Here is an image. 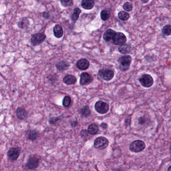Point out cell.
I'll list each match as a JSON object with an SVG mask.
<instances>
[{
  "label": "cell",
  "instance_id": "6da1fadb",
  "mask_svg": "<svg viewBox=\"0 0 171 171\" xmlns=\"http://www.w3.org/2000/svg\"><path fill=\"white\" fill-rule=\"evenodd\" d=\"M132 58L130 55H125L118 59V62L120 69L121 71H126L129 69Z\"/></svg>",
  "mask_w": 171,
  "mask_h": 171
},
{
  "label": "cell",
  "instance_id": "7a4b0ae2",
  "mask_svg": "<svg viewBox=\"0 0 171 171\" xmlns=\"http://www.w3.org/2000/svg\"><path fill=\"white\" fill-rule=\"evenodd\" d=\"M40 158L37 155H32L29 157L25 167L30 170L36 169L40 164Z\"/></svg>",
  "mask_w": 171,
  "mask_h": 171
},
{
  "label": "cell",
  "instance_id": "3957f363",
  "mask_svg": "<svg viewBox=\"0 0 171 171\" xmlns=\"http://www.w3.org/2000/svg\"><path fill=\"white\" fill-rule=\"evenodd\" d=\"M145 147V144L142 140H134L129 145V150L134 153H139L144 150Z\"/></svg>",
  "mask_w": 171,
  "mask_h": 171
},
{
  "label": "cell",
  "instance_id": "277c9868",
  "mask_svg": "<svg viewBox=\"0 0 171 171\" xmlns=\"http://www.w3.org/2000/svg\"><path fill=\"white\" fill-rule=\"evenodd\" d=\"M109 142L107 138L100 137L95 139L94 142V147L99 150H103L108 147Z\"/></svg>",
  "mask_w": 171,
  "mask_h": 171
},
{
  "label": "cell",
  "instance_id": "5b68a950",
  "mask_svg": "<svg viewBox=\"0 0 171 171\" xmlns=\"http://www.w3.org/2000/svg\"><path fill=\"white\" fill-rule=\"evenodd\" d=\"M140 84L145 88L151 87L153 83V79L149 74H144L139 79Z\"/></svg>",
  "mask_w": 171,
  "mask_h": 171
},
{
  "label": "cell",
  "instance_id": "8992f818",
  "mask_svg": "<svg viewBox=\"0 0 171 171\" xmlns=\"http://www.w3.org/2000/svg\"><path fill=\"white\" fill-rule=\"evenodd\" d=\"M99 76L105 81H110L113 79L115 73L113 70L108 69H102L99 71Z\"/></svg>",
  "mask_w": 171,
  "mask_h": 171
},
{
  "label": "cell",
  "instance_id": "52a82bcc",
  "mask_svg": "<svg viewBox=\"0 0 171 171\" xmlns=\"http://www.w3.org/2000/svg\"><path fill=\"white\" fill-rule=\"evenodd\" d=\"M94 108L98 113L105 114L109 110V105L106 102L102 101H98L95 103Z\"/></svg>",
  "mask_w": 171,
  "mask_h": 171
},
{
  "label": "cell",
  "instance_id": "ba28073f",
  "mask_svg": "<svg viewBox=\"0 0 171 171\" xmlns=\"http://www.w3.org/2000/svg\"><path fill=\"white\" fill-rule=\"evenodd\" d=\"M21 153V148L19 147H14L10 148L8 152V158L11 161H16L19 157Z\"/></svg>",
  "mask_w": 171,
  "mask_h": 171
},
{
  "label": "cell",
  "instance_id": "9c48e42d",
  "mask_svg": "<svg viewBox=\"0 0 171 171\" xmlns=\"http://www.w3.org/2000/svg\"><path fill=\"white\" fill-rule=\"evenodd\" d=\"M46 38V35L43 33H36L32 36L31 44L33 45H39L43 43Z\"/></svg>",
  "mask_w": 171,
  "mask_h": 171
},
{
  "label": "cell",
  "instance_id": "30bf717a",
  "mask_svg": "<svg viewBox=\"0 0 171 171\" xmlns=\"http://www.w3.org/2000/svg\"><path fill=\"white\" fill-rule=\"evenodd\" d=\"M126 37L124 33L116 32L113 40V43L116 45L121 46L126 43Z\"/></svg>",
  "mask_w": 171,
  "mask_h": 171
},
{
  "label": "cell",
  "instance_id": "8fae6325",
  "mask_svg": "<svg viewBox=\"0 0 171 171\" xmlns=\"http://www.w3.org/2000/svg\"><path fill=\"white\" fill-rule=\"evenodd\" d=\"M94 78L92 76L87 72H83L81 74L80 84L81 86H87L92 83Z\"/></svg>",
  "mask_w": 171,
  "mask_h": 171
},
{
  "label": "cell",
  "instance_id": "7c38bea8",
  "mask_svg": "<svg viewBox=\"0 0 171 171\" xmlns=\"http://www.w3.org/2000/svg\"><path fill=\"white\" fill-rule=\"evenodd\" d=\"M89 62L86 59H81L78 60L76 63V66L79 69L86 70L88 68L89 66Z\"/></svg>",
  "mask_w": 171,
  "mask_h": 171
},
{
  "label": "cell",
  "instance_id": "4fadbf2b",
  "mask_svg": "<svg viewBox=\"0 0 171 171\" xmlns=\"http://www.w3.org/2000/svg\"><path fill=\"white\" fill-rule=\"evenodd\" d=\"M116 32L112 29H108L104 33L103 38L107 42H110L113 40Z\"/></svg>",
  "mask_w": 171,
  "mask_h": 171
},
{
  "label": "cell",
  "instance_id": "5bb4252c",
  "mask_svg": "<svg viewBox=\"0 0 171 171\" xmlns=\"http://www.w3.org/2000/svg\"><path fill=\"white\" fill-rule=\"evenodd\" d=\"M16 116L19 120H24L28 117V113L26 110L23 107H18L16 110Z\"/></svg>",
  "mask_w": 171,
  "mask_h": 171
},
{
  "label": "cell",
  "instance_id": "9a60e30c",
  "mask_svg": "<svg viewBox=\"0 0 171 171\" xmlns=\"http://www.w3.org/2000/svg\"><path fill=\"white\" fill-rule=\"evenodd\" d=\"M95 5L94 1L93 0H83L81 2V6L86 10L92 9Z\"/></svg>",
  "mask_w": 171,
  "mask_h": 171
},
{
  "label": "cell",
  "instance_id": "2e32d148",
  "mask_svg": "<svg viewBox=\"0 0 171 171\" xmlns=\"http://www.w3.org/2000/svg\"><path fill=\"white\" fill-rule=\"evenodd\" d=\"M63 81L64 83L67 85H72L76 83L77 79L76 77L74 75L68 74L63 78Z\"/></svg>",
  "mask_w": 171,
  "mask_h": 171
},
{
  "label": "cell",
  "instance_id": "e0dca14e",
  "mask_svg": "<svg viewBox=\"0 0 171 171\" xmlns=\"http://www.w3.org/2000/svg\"><path fill=\"white\" fill-rule=\"evenodd\" d=\"M70 67L69 63L66 61H61L56 64V67L59 71H64L68 69Z\"/></svg>",
  "mask_w": 171,
  "mask_h": 171
},
{
  "label": "cell",
  "instance_id": "ac0fdd59",
  "mask_svg": "<svg viewBox=\"0 0 171 171\" xmlns=\"http://www.w3.org/2000/svg\"><path fill=\"white\" fill-rule=\"evenodd\" d=\"M26 136L27 137V139L29 140H36L39 137V133L36 130L30 129L28 131L26 134Z\"/></svg>",
  "mask_w": 171,
  "mask_h": 171
},
{
  "label": "cell",
  "instance_id": "d6986e66",
  "mask_svg": "<svg viewBox=\"0 0 171 171\" xmlns=\"http://www.w3.org/2000/svg\"><path fill=\"white\" fill-rule=\"evenodd\" d=\"M54 35L57 38H60L63 36V30L61 26L56 25L53 28Z\"/></svg>",
  "mask_w": 171,
  "mask_h": 171
},
{
  "label": "cell",
  "instance_id": "ffe728a7",
  "mask_svg": "<svg viewBox=\"0 0 171 171\" xmlns=\"http://www.w3.org/2000/svg\"><path fill=\"white\" fill-rule=\"evenodd\" d=\"M118 50L121 53L123 54L129 53L131 51V46L128 44H124V45L120 46L118 48Z\"/></svg>",
  "mask_w": 171,
  "mask_h": 171
},
{
  "label": "cell",
  "instance_id": "44dd1931",
  "mask_svg": "<svg viewBox=\"0 0 171 171\" xmlns=\"http://www.w3.org/2000/svg\"><path fill=\"white\" fill-rule=\"evenodd\" d=\"M99 132V127L95 124H92L89 125L88 128V132L92 135L96 134Z\"/></svg>",
  "mask_w": 171,
  "mask_h": 171
},
{
  "label": "cell",
  "instance_id": "7402d4cb",
  "mask_svg": "<svg viewBox=\"0 0 171 171\" xmlns=\"http://www.w3.org/2000/svg\"><path fill=\"white\" fill-rule=\"evenodd\" d=\"M81 12V10L79 8H75L73 10L72 14L71 15V20L74 22L77 20L79 18V15Z\"/></svg>",
  "mask_w": 171,
  "mask_h": 171
},
{
  "label": "cell",
  "instance_id": "603a6c76",
  "mask_svg": "<svg viewBox=\"0 0 171 171\" xmlns=\"http://www.w3.org/2000/svg\"><path fill=\"white\" fill-rule=\"evenodd\" d=\"M110 13L108 10L104 9L102 10L100 12V17L102 20L104 21H106L110 19Z\"/></svg>",
  "mask_w": 171,
  "mask_h": 171
},
{
  "label": "cell",
  "instance_id": "cb8c5ba5",
  "mask_svg": "<svg viewBox=\"0 0 171 171\" xmlns=\"http://www.w3.org/2000/svg\"><path fill=\"white\" fill-rule=\"evenodd\" d=\"M118 17L121 21H128L129 19V15L126 12L121 11L118 14Z\"/></svg>",
  "mask_w": 171,
  "mask_h": 171
},
{
  "label": "cell",
  "instance_id": "d4e9b609",
  "mask_svg": "<svg viewBox=\"0 0 171 171\" xmlns=\"http://www.w3.org/2000/svg\"><path fill=\"white\" fill-rule=\"evenodd\" d=\"M162 34H163V35L166 36H169L171 35V25H166L165 27H164L163 29H162Z\"/></svg>",
  "mask_w": 171,
  "mask_h": 171
},
{
  "label": "cell",
  "instance_id": "484cf974",
  "mask_svg": "<svg viewBox=\"0 0 171 171\" xmlns=\"http://www.w3.org/2000/svg\"><path fill=\"white\" fill-rule=\"evenodd\" d=\"M80 113L81 115L85 116H88L91 115V111L88 107L86 106L81 108L80 110Z\"/></svg>",
  "mask_w": 171,
  "mask_h": 171
},
{
  "label": "cell",
  "instance_id": "4316f807",
  "mask_svg": "<svg viewBox=\"0 0 171 171\" xmlns=\"http://www.w3.org/2000/svg\"><path fill=\"white\" fill-rule=\"evenodd\" d=\"M71 102V98L69 96H65L63 99V102H62V104L64 107H68L70 105Z\"/></svg>",
  "mask_w": 171,
  "mask_h": 171
},
{
  "label": "cell",
  "instance_id": "83f0119b",
  "mask_svg": "<svg viewBox=\"0 0 171 171\" xmlns=\"http://www.w3.org/2000/svg\"><path fill=\"white\" fill-rule=\"evenodd\" d=\"M123 8L125 11L127 12H130L132 11L133 6L131 3L129 2H126L123 5Z\"/></svg>",
  "mask_w": 171,
  "mask_h": 171
},
{
  "label": "cell",
  "instance_id": "f1b7e54d",
  "mask_svg": "<svg viewBox=\"0 0 171 171\" xmlns=\"http://www.w3.org/2000/svg\"><path fill=\"white\" fill-rule=\"evenodd\" d=\"M28 23L29 22H28V20L24 19L22 20L21 21H20L18 23V26L20 28L24 29L25 27H26V26H27Z\"/></svg>",
  "mask_w": 171,
  "mask_h": 171
},
{
  "label": "cell",
  "instance_id": "f546056e",
  "mask_svg": "<svg viewBox=\"0 0 171 171\" xmlns=\"http://www.w3.org/2000/svg\"><path fill=\"white\" fill-rule=\"evenodd\" d=\"M60 3L61 4L62 6L64 7H71L73 5V2L72 1H61Z\"/></svg>",
  "mask_w": 171,
  "mask_h": 171
},
{
  "label": "cell",
  "instance_id": "4dcf8cb0",
  "mask_svg": "<svg viewBox=\"0 0 171 171\" xmlns=\"http://www.w3.org/2000/svg\"><path fill=\"white\" fill-rule=\"evenodd\" d=\"M59 120V118H50L49 120V123H50V124H56Z\"/></svg>",
  "mask_w": 171,
  "mask_h": 171
},
{
  "label": "cell",
  "instance_id": "1f68e13d",
  "mask_svg": "<svg viewBox=\"0 0 171 171\" xmlns=\"http://www.w3.org/2000/svg\"><path fill=\"white\" fill-rule=\"evenodd\" d=\"M145 119L143 117L140 118L139 119V123L140 124H142L144 123H145Z\"/></svg>",
  "mask_w": 171,
  "mask_h": 171
},
{
  "label": "cell",
  "instance_id": "d6a6232c",
  "mask_svg": "<svg viewBox=\"0 0 171 171\" xmlns=\"http://www.w3.org/2000/svg\"><path fill=\"white\" fill-rule=\"evenodd\" d=\"M101 126H102V128H103V129H106L107 128V124L105 123H102V124H101Z\"/></svg>",
  "mask_w": 171,
  "mask_h": 171
},
{
  "label": "cell",
  "instance_id": "836d02e7",
  "mask_svg": "<svg viewBox=\"0 0 171 171\" xmlns=\"http://www.w3.org/2000/svg\"><path fill=\"white\" fill-rule=\"evenodd\" d=\"M131 120L130 119H129V120H126V124H127V126H128V124H129V126H130L131 124Z\"/></svg>",
  "mask_w": 171,
  "mask_h": 171
},
{
  "label": "cell",
  "instance_id": "e575fe53",
  "mask_svg": "<svg viewBox=\"0 0 171 171\" xmlns=\"http://www.w3.org/2000/svg\"><path fill=\"white\" fill-rule=\"evenodd\" d=\"M47 16H48V13H46V12H44V13H43L44 17H45V18H47Z\"/></svg>",
  "mask_w": 171,
  "mask_h": 171
},
{
  "label": "cell",
  "instance_id": "d590c367",
  "mask_svg": "<svg viewBox=\"0 0 171 171\" xmlns=\"http://www.w3.org/2000/svg\"><path fill=\"white\" fill-rule=\"evenodd\" d=\"M141 2H142V3H143L144 4H145L147 3L148 2V1H141Z\"/></svg>",
  "mask_w": 171,
  "mask_h": 171
},
{
  "label": "cell",
  "instance_id": "8d00e7d4",
  "mask_svg": "<svg viewBox=\"0 0 171 171\" xmlns=\"http://www.w3.org/2000/svg\"><path fill=\"white\" fill-rule=\"evenodd\" d=\"M171 166H170L168 168V171H171Z\"/></svg>",
  "mask_w": 171,
  "mask_h": 171
}]
</instances>
